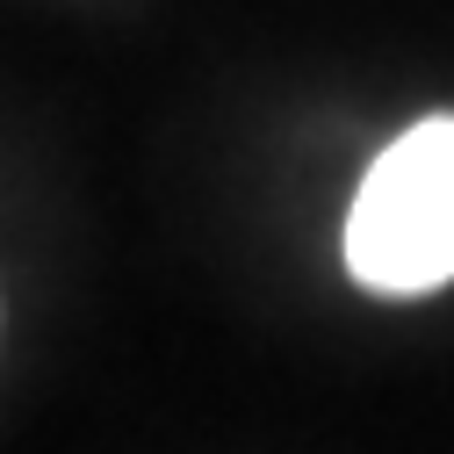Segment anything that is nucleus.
Instances as JSON below:
<instances>
[{
  "mask_svg": "<svg viewBox=\"0 0 454 454\" xmlns=\"http://www.w3.org/2000/svg\"><path fill=\"white\" fill-rule=\"evenodd\" d=\"M347 267L382 296H426L454 281V116L411 123L368 166L347 216Z\"/></svg>",
  "mask_w": 454,
  "mask_h": 454,
  "instance_id": "f257e3e1",
  "label": "nucleus"
}]
</instances>
